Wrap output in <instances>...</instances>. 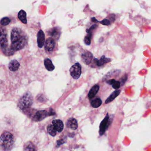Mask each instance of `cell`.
Instances as JSON below:
<instances>
[{
  "instance_id": "obj_14",
  "label": "cell",
  "mask_w": 151,
  "mask_h": 151,
  "mask_svg": "<svg viewBox=\"0 0 151 151\" xmlns=\"http://www.w3.org/2000/svg\"><path fill=\"white\" fill-rule=\"evenodd\" d=\"M51 37L53 39H58L59 37L60 36V30L58 29V27H55L53 28L51 30V31L49 32Z\"/></svg>"
},
{
  "instance_id": "obj_2",
  "label": "cell",
  "mask_w": 151,
  "mask_h": 151,
  "mask_svg": "<svg viewBox=\"0 0 151 151\" xmlns=\"http://www.w3.org/2000/svg\"><path fill=\"white\" fill-rule=\"evenodd\" d=\"M15 143L14 135L9 132H5L0 137V147L5 151H9L13 148Z\"/></svg>"
},
{
  "instance_id": "obj_10",
  "label": "cell",
  "mask_w": 151,
  "mask_h": 151,
  "mask_svg": "<svg viewBox=\"0 0 151 151\" xmlns=\"http://www.w3.org/2000/svg\"><path fill=\"white\" fill-rule=\"evenodd\" d=\"M81 58L83 62L85 64L88 65L93 59V55L91 52L88 51L82 54Z\"/></svg>"
},
{
  "instance_id": "obj_18",
  "label": "cell",
  "mask_w": 151,
  "mask_h": 151,
  "mask_svg": "<svg viewBox=\"0 0 151 151\" xmlns=\"http://www.w3.org/2000/svg\"><path fill=\"white\" fill-rule=\"evenodd\" d=\"M44 65L46 70H47V71H50V72L53 71L55 68L51 60L48 58H46L45 59Z\"/></svg>"
},
{
  "instance_id": "obj_4",
  "label": "cell",
  "mask_w": 151,
  "mask_h": 151,
  "mask_svg": "<svg viewBox=\"0 0 151 151\" xmlns=\"http://www.w3.org/2000/svg\"><path fill=\"white\" fill-rule=\"evenodd\" d=\"M70 73L73 79H78L81 74V67L79 63H77L72 66L70 69Z\"/></svg>"
},
{
  "instance_id": "obj_12",
  "label": "cell",
  "mask_w": 151,
  "mask_h": 151,
  "mask_svg": "<svg viewBox=\"0 0 151 151\" xmlns=\"http://www.w3.org/2000/svg\"><path fill=\"white\" fill-rule=\"evenodd\" d=\"M66 125L68 127L72 130H76L78 129V122L74 118H70L68 119Z\"/></svg>"
},
{
  "instance_id": "obj_29",
  "label": "cell",
  "mask_w": 151,
  "mask_h": 151,
  "mask_svg": "<svg viewBox=\"0 0 151 151\" xmlns=\"http://www.w3.org/2000/svg\"><path fill=\"white\" fill-rule=\"evenodd\" d=\"M115 81V79H112L109 80L107 82L108 84H110V85H112V84H113Z\"/></svg>"
},
{
  "instance_id": "obj_5",
  "label": "cell",
  "mask_w": 151,
  "mask_h": 151,
  "mask_svg": "<svg viewBox=\"0 0 151 151\" xmlns=\"http://www.w3.org/2000/svg\"><path fill=\"white\" fill-rule=\"evenodd\" d=\"M8 46L7 33L4 28L0 27V47L3 49Z\"/></svg>"
},
{
  "instance_id": "obj_15",
  "label": "cell",
  "mask_w": 151,
  "mask_h": 151,
  "mask_svg": "<svg viewBox=\"0 0 151 151\" xmlns=\"http://www.w3.org/2000/svg\"><path fill=\"white\" fill-rule=\"evenodd\" d=\"M95 60H96L97 66L99 67L102 66L104 64H107V63H109V62L111 61V59H110L106 58V57L104 56H102L100 59H99V60L96 59H95Z\"/></svg>"
},
{
  "instance_id": "obj_16",
  "label": "cell",
  "mask_w": 151,
  "mask_h": 151,
  "mask_svg": "<svg viewBox=\"0 0 151 151\" xmlns=\"http://www.w3.org/2000/svg\"><path fill=\"white\" fill-rule=\"evenodd\" d=\"M99 89H100V87L98 85H96L93 86L90 89L89 93H88V98L89 99H92V98H93L99 91Z\"/></svg>"
},
{
  "instance_id": "obj_21",
  "label": "cell",
  "mask_w": 151,
  "mask_h": 151,
  "mask_svg": "<svg viewBox=\"0 0 151 151\" xmlns=\"http://www.w3.org/2000/svg\"><path fill=\"white\" fill-rule=\"evenodd\" d=\"M47 130V132H48L49 134L51 135V136H53V137H54L57 134V130L54 128L53 125H48Z\"/></svg>"
},
{
  "instance_id": "obj_27",
  "label": "cell",
  "mask_w": 151,
  "mask_h": 151,
  "mask_svg": "<svg viewBox=\"0 0 151 151\" xmlns=\"http://www.w3.org/2000/svg\"><path fill=\"white\" fill-rule=\"evenodd\" d=\"M99 22L101 24L106 25V26H108V25H109L110 24V21L108 19H104L101 21H99Z\"/></svg>"
},
{
  "instance_id": "obj_6",
  "label": "cell",
  "mask_w": 151,
  "mask_h": 151,
  "mask_svg": "<svg viewBox=\"0 0 151 151\" xmlns=\"http://www.w3.org/2000/svg\"><path fill=\"white\" fill-rule=\"evenodd\" d=\"M55 46V42L54 39L52 37H49L46 39L45 42L44 47L46 51L48 52L53 51Z\"/></svg>"
},
{
  "instance_id": "obj_26",
  "label": "cell",
  "mask_w": 151,
  "mask_h": 151,
  "mask_svg": "<svg viewBox=\"0 0 151 151\" xmlns=\"http://www.w3.org/2000/svg\"><path fill=\"white\" fill-rule=\"evenodd\" d=\"M112 87L113 88L115 89H118L121 87V83L119 81H115L114 83L112 84Z\"/></svg>"
},
{
  "instance_id": "obj_25",
  "label": "cell",
  "mask_w": 151,
  "mask_h": 151,
  "mask_svg": "<svg viewBox=\"0 0 151 151\" xmlns=\"http://www.w3.org/2000/svg\"><path fill=\"white\" fill-rule=\"evenodd\" d=\"M10 21L11 20L9 17H4L1 21V24L3 26H7L10 23Z\"/></svg>"
},
{
  "instance_id": "obj_24",
  "label": "cell",
  "mask_w": 151,
  "mask_h": 151,
  "mask_svg": "<svg viewBox=\"0 0 151 151\" xmlns=\"http://www.w3.org/2000/svg\"><path fill=\"white\" fill-rule=\"evenodd\" d=\"M88 34L85 37V39H84V42L87 45H90L91 43L93 34H92V32H88Z\"/></svg>"
},
{
  "instance_id": "obj_13",
  "label": "cell",
  "mask_w": 151,
  "mask_h": 151,
  "mask_svg": "<svg viewBox=\"0 0 151 151\" xmlns=\"http://www.w3.org/2000/svg\"><path fill=\"white\" fill-rule=\"evenodd\" d=\"M20 64L17 60H13L9 63L8 67L9 70L12 72H16L17 71L20 67Z\"/></svg>"
},
{
  "instance_id": "obj_8",
  "label": "cell",
  "mask_w": 151,
  "mask_h": 151,
  "mask_svg": "<svg viewBox=\"0 0 151 151\" xmlns=\"http://www.w3.org/2000/svg\"><path fill=\"white\" fill-rule=\"evenodd\" d=\"M48 115V113L46 110H40L35 114L33 117V121L35 122H39L46 118Z\"/></svg>"
},
{
  "instance_id": "obj_23",
  "label": "cell",
  "mask_w": 151,
  "mask_h": 151,
  "mask_svg": "<svg viewBox=\"0 0 151 151\" xmlns=\"http://www.w3.org/2000/svg\"><path fill=\"white\" fill-rule=\"evenodd\" d=\"M2 50L4 54L7 56H12V55H14L15 52L14 51L11 49V47H9V46L6 47V48H4V49H2Z\"/></svg>"
},
{
  "instance_id": "obj_1",
  "label": "cell",
  "mask_w": 151,
  "mask_h": 151,
  "mask_svg": "<svg viewBox=\"0 0 151 151\" xmlns=\"http://www.w3.org/2000/svg\"><path fill=\"white\" fill-rule=\"evenodd\" d=\"M11 49L16 52L22 49L27 44V36L21 29L14 28L11 33Z\"/></svg>"
},
{
  "instance_id": "obj_17",
  "label": "cell",
  "mask_w": 151,
  "mask_h": 151,
  "mask_svg": "<svg viewBox=\"0 0 151 151\" xmlns=\"http://www.w3.org/2000/svg\"><path fill=\"white\" fill-rule=\"evenodd\" d=\"M120 92H121V90H118V89H116L115 91L113 92V93L110 95V96L107 98V100H106V101H105V103H106V104H108V103L112 102L119 95Z\"/></svg>"
},
{
  "instance_id": "obj_3",
  "label": "cell",
  "mask_w": 151,
  "mask_h": 151,
  "mask_svg": "<svg viewBox=\"0 0 151 151\" xmlns=\"http://www.w3.org/2000/svg\"><path fill=\"white\" fill-rule=\"evenodd\" d=\"M33 99L31 94L27 93L24 94L19 100L18 107L22 110L29 108L33 103Z\"/></svg>"
},
{
  "instance_id": "obj_7",
  "label": "cell",
  "mask_w": 151,
  "mask_h": 151,
  "mask_svg": "<svg viewBox=\"0 0 151 151\" xmlns=\"http://www.w3.org/2000/svg\"><path fill=\"white\" fill-rule=\"evenodd\" d=\"M109 121V117L108 114H107L106 116L100 125V134L101 136L104 134V132L108 129Z\"/></svg>"
},
{
  "instance_id": "obj_9",
  "label": "cell",
  "mask_w": 151,
  "mask_h": 151,
  "mask_svg": "<svg viewBox=\"0 0 151 151\" xmlns=\"http://www.w3.org/2000/svg\"><path fill=\"white\" fill-rule=\"evenodd\" d=\"M38 46L39 48H42L43 46L45 41V36L43 31L42 30H40L37 34Z\"/></svg>"
},
{
  "instance_id": "obj_20",
  "label": "cell",
  "mask_w": 151,
  "mask_h": 151,
  "mask_svg": "<svg viewBox=\"0 0 151 151\" xmlns=\"http://www.w3.org/2000/svg\"><path fill=\"white\" fill-rule=\"evenodd\" d=\"M36 150L35 145L31 142H27L24 145V151H36Z\"/></svg>"
},
{
  "instance_id": "obj_22",
  "label": "cell",
  "mask_w": 151,
  "mask_h": 151,
  "mask_svg": "<svg viewBox=\"0 0 151 151\" xmlns=\"http://www.w3.org/2000/svg\"><path fill=\"white\" fill-rule=\"evenodd\" d=\"M92 107L95 108L99 107L102 104V101L100 98H97L93 100L91 103Z\"/></svg>"
},
{
  "instance_id": "obj_11",
  "label": "cell",
  "mask_w": 151,
  "mask_h": 151,
  "mask_svg": "<svg viewBox=\"0 0 151 151\" xmlns=\"http://www.w3.org/2000/svg\"><path fill=\"white\" fill-rule=\"evenodd\" d=\"M52 123L57 132H61L64 129V124L62 121L60 120H53V121Z\"/></svg>"
},
{
  "instance_id": "obj_28",
  "label": "cell",
  "mask_w": 151,
  "mask_h": 151,
  "mask_svg": "<svg viewBox=\"0 0 151 151\" xmlns=\"http://www.w3.org/2000/svg\"><path fill=\"white\" fill-rule=\"evenodd\" d=\"M127 75L125 74V76H124L123 78H122V79H121V82L120 83H122V84H124V83L126 82V81L127 80Z\"/></svg>"
},
{
  "instance_id": "obj_19",
  "label": "cell",
  "mask_w": 151,
  "mask_h": 151,
  "mask_svg": "<svg viewBox=\"0 0 151 151\" xmlns=\"http://www.w3.org/2000/svg\"><path fill=\"white\" fill-rule=\"evenodd\" d=\"M18 17L19 20L23 23L26 24L27 23V14L25 11L23 10H21L18 13Z\"/></svg>"
}]
</instances>
